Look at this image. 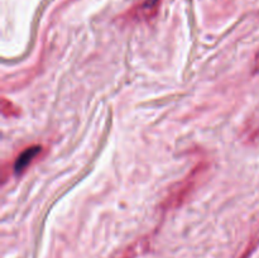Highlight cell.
I'll return each mask as SVG.
<instances>
[{
  "mask_svg": "<svg viewBox=\"0 0 259 258\" xmlns=\"http://www.w3.org/2000/svg\"><path fill=\"white\" fill-rule=\"evenodd\" d=\"M202 172H204V166H202V164H200V166H197L196 168H194V171H192L191 174L184 180V181L180 182V184L177 185L176 189H175L174 191H171V194L167 196L164 206L166 207L180 206V205L185 201V199L189 196L191 190L195 187V184H196L197 179H199L200 175H201Z\"/></svg>",
  "mask_w": 259,
  "mask_h": 258,
  "instance_id": "6da1fadb",
  "label": "cell"
},
{
  "mask_svg": "<svg viewBox=\"0 0 259 258\" xmlns=\"http://www.w3.org/2000/svg\"><path fill=\"white\" fill-rule=\"evenodd\" d=\"M159 5H161V0H143V2L134 5L126 13V17L132 20H138V22L152 19L158 13Z\"/></svg>",
  "mask_w": 259,
  "mask_h": 258,
  "instance_id": "7a4b0ae2",
  "label": "cell"
},
{
  "mask_svg": "<svg viewBox=\"0 0 259 258\" xmlns=\"http://www.w3.org/2000/svg\"><path fill=\"white\" fill-rule=\"evenodd\" d=\"M42 152V146H30L25 148L19 156L17 157V161L14 163L15 174H22L28 166L33 162V159Z\"/></svg>",
  "mask_w": 259,
  "mask_h": 258,
  "instance_id": "3957f363",
  "label": "cell"
},
{
  "mask_svg": "<svg viewBox=\"0 0 259 258\" xmlns=\"http://www.w3.org/2000/svg\"><path fill=\"white\" fill-rule=\"evenodd\" d=\"M2 109H3V114L7 116H17L19 114V110L18 108H15L12 103L7 100L5 98H3L2 100Z\"/></svg>",
  "mask_w": 259,
  "mask_h": 258,
  "instance_id": "277c9868",
  "label": "cell"
}]
</instances>
